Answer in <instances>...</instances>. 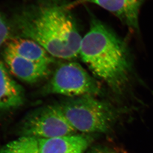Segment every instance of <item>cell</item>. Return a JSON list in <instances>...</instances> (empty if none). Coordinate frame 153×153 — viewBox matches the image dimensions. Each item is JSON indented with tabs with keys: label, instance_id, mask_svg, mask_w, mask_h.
I'll return each instance as SVG.
<instances>
[{
	"label": "cell",
	"instance_id": "1",
	"mask_svg": "<svg viewBox=\"0 0 153 153\" xmlns=\"http://www.w3.org/2000/svg\"><path fill=\"white\" fill-rule=\"evenodd\" d=\"M68 10L62 4L43 6L22 15L19 28L52 57L72 60L79 56L82 37Z\"/></svg>",
	"mask_w": 153,
	"mask_h": 153
},
{
	"label": "cell",
	"instance_id": "2",
	"mask_svg": "<svg viewBox=\"0 0 153 153\" xmlns=\"http://www.w3.org/2000/svg\"><path fill=\"white\" fill-rule=\"evenodd\" d=\"M79 56L97 78L115 91L128 82L131 62L125 42L103 23L91 21L81 42Z\"/></svg>",
	"mask_w": 153,
	"mask_h": 153
},
{
	"label": "cell",
	"instance_id": "3",
	"mask_svg": "<svg viewBox=\"0 0 153 153\" xmlns=\"http://www.w3.org/2000/svg\"><path fill=\"white\" fill-rule=\"evenodd\" d=\"M60 105L72 126L85 133L108 132L117 118L111 105L94 96L71 97Z\"/></svg>",
	"mask_w": 153,
	"mask_h": 153
},
{
	"label": "cell",
	"instance_id": "4",
	"mask_svg": "<svg viewBox=\"0 0 153 153\" xmlns=\"http://www.w3.org/2000/svg\"><path fill=\"white\" fill-rule=\"evenodd\" d=\"M45 94H61L71 97L97 96L101 88L79 64L74 62L60 65L43 89Z\"/></svg>",
	"mask_w": 153,
	"mask_h": 153
},
{
	"label": "cell",
	"instance_id": "5",
	"mask_svg": "<svg viewBox=\"0 0 153 153\" xmlns=\"http://www.w3.org/2000/svg\"><path fill=\"white\" fill-rule=\"evenodd\" d=\"M22 136L51 138L75 134L60 105H48L30 113L19 126Z\"/></svg>",
	"mask_w": 153,
	"mask_h": 153
},
{
	"label": "cell",
	"instance_id": "6",
	"mask_svg": "<svg viewBox=\"0 0 153 153\" xmlns=\"http://www.w3.org/2000/svg\"><path fill=\"white\" fill-rule=\"evenodd\" d=\"M4 58L10 72L21 81L34 84L48 75L50 66L28 60L4 50Z\"/></svg>",
	"mask_w": 153,
	"mask_h": 153
},
{
	"label": "cell",
	"instance_id": "7",
	"mask_svg": "<svg viewBox=\"0 0 153 153\" xmlns=\"http://www.w3.org/2000/svg\"><path fill=\"white\" fill-rule=\"evenodd\" d=\"M144 0H82L111 12L131 30H139V14Z\"/></svg>",
	"mask_w": 153,
	"mask_h": 153
},
{
	"label": "cell",
	"instance_id": "8",
	"mask_svg": "<svg viewBox=\"0 0 153 153\" xmlns=\"http://www.w3.org/2000/svg\"><path fill=\"white\" fill-rule=\"evenodd\" d=\"M37 140L39 153H84L91 142L88 137L76 134Z\"/></svg>",
	"mask_w": 153,
	"mask_h": 153
},
{
	"label": "cell",
	"instance_id": "9",
	"mask_svg": "<svg viewBox=\"0 0 153 153\" xmlns=\"http://www.w3.org/2000/svg\"><path fill=\"white\" fill-rule=\"evenodd\" d=\"M24 89L10 76L3 62L0 61V111L19 108L25 102Z\"/></svg>",
	"mask_w": 153,
	"mask_h": 153
},
{
	"label": "cell",
	"instance_id": "10",
	"mask_svg": "<svg viewBox=\"0 0 153 153\" xmlns=\"http://www.w3.org/2000/svg\"><path fill=\"white\" fill-rule=\"evenodd\" d=\"M5 50L21 57L50 66L53 58L36 42L29 38H16L8 43Z\"/></svg>",
	"mask_w": 153,
	"mask_h": 153
},
{
	"label": "cell",
	"instance_id": "11",
	"mask_svg": "<svg viewBox=\"0 0 153 153\" xmlns=\"http://www.w3.org/2000/svg\"><path fill=\"white\" fill-rule=\"evenodd\" d=\"M0 153H39L38 140L22 136L3 146L0 148Z\"/></svg>",
	"mask_w": 153,
	"mask_h": 153
},
{
	"label": "cell",
	"instance_id": "12",
	"mask_svg": "<svg viewBox=\"0 0 153 153\" xmlns=\"http://www.w3.org/2000/svg\"><path fill=\"white\" fill-rule=\"evenodd\" d=\"M9 27L4 17L0 14V47L9 37Z\"/></svg>",
	"mask_w": 153,
	"mask_h": 153
},
{
	"label": "cell",
	"instance_id": "13",
	"mask_svg": "<svg viewBox=\"0 0 153 153\" xmlns=\"http://www.w3.org/2000/svg\"><path fill=\"white\" fill-rule=\"evenodd\" d=\"M90 153H116L110 149L105 148H96L93 149Z\"/></svg>",
	"mask_w": 153,
	"mask_h": 153
}]
</instances>
